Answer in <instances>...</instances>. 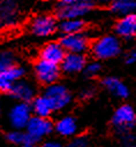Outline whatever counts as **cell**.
<instances>
[{
	"instance_id": "32",
	"label": "cell",
	"mask_w": 136,
	"mask_h": 147,
	"mask_svg": "<svg viewBox=\"0 0 136 147\" xmlns=\"http://www.w3.org/2000/svg\"><path fill=\"white\" fill-rule=\"evenodd\" d=\"M1 26H2V23H1V22H0V29H1Z\"/></svg>"
},
{
	"instance_id": "8",
	"label": "cell",
	"mask_w": 136,
	"mask_h": 147,
	"mask_svg": "<svg viewBox=\"0 0 136 147\" xmlns=\"http://www.w3.org/2000/svg\"><path fill=\"white\" fill-rule=\"evenodd\" d=\"M58 29L56 20L52 15H39L36 16L30 23V30L35 36L48 37Z\"/></svg>"
},
{
	"instance_id": "26",
	"label": "cell",
	"mask_w": 136,
	"mask_h": 147,
	"mask_svg": "<svg viewBox=\"0 0 136 147\" xmlns=\"http://www.w3.org/2000/svg\"><path fill=\"white\" fill-rule=\"evenodd\" d=\"M126 62L129 63V64L136 62V48L131 49V51L126 55Z\"/></svg>"
},
{
	"instance_id": "12",
	"label": "cell",
	"mask_w": 136,
	"mask_h": 147,
	"mask_svg": "<svg viewBox=\"0 0 136 147\" xmlns=\"http://www.w3.org/2000/svg\"><path fill=\"white\" fill-rule=\"evenodd\" d=\"M115 32L124 39L134 38L136 36V14L121 16L115 24Z\"/></svg>"
},
{
	"instance_id": "16",
	"label": "cell",
	"mask_w": 136,
	"mask_h": 147,
	"mask_svg": "<svg viewBox=\"0 0 136 147\" xmlns=\"http://www.w3.org/2000/svg\"><path fill=\"white\" fill-rule=\"evenodd\" d=\"M31 108H32L33 114L36 116H40V117H48V116H51V114L53 111H55L52 102L45 94L35 98L32 100Z\"/></svg>"
},
{
	"instance_id": "3",
	"label": "cell",
	"mask_w": 136,
	"mask_h": 147,
	"mask_svg": "<svg viewBox=\"0 0 136 147\" xmlns=\"http://www.w3.org/2000/svg\"><path fill=\"white\" fill-rule=\"evenodd\" d=\"M112 123L115 126L116 131L122 134L134 127V125L136 124V114L130 106L123 105L114 111Z\"/></svg>"
},
{
	"instance_id": "7",
	"label": "cell",
	"mask_w": 136,
	"mask_h": 147,
	"mask_svg": "<svg viewBox=\"0 0 136 147\" xmlns=\"http://www.w3.org/2000/svg\"><path fill=\"white\" fill-rule=\"evenodd\" d=\"M45 95L50 99L55 110L62 109L69 105L71 101V94L70 92L61 84H51L47 85V88L45 91Z\"/></svg>"
},
{
	"instance_id": "9",
	"label": "cell",
	"mask_w": 136,
	"mask_h": 147,
	"mask_svg": "<svg viewBox=\"0 0 136 147\" xmlns=\"http://www.w3.org/2000/svg\"><path fill=\"white\" fill-rule=\"evenodd\" d=\"M60 42L67 53L82 54L83 52L88 49V46H89V40L83 32L73 33V34H63Z\"/></svg>"
},
{
	"instance_id": "6",
	"label": "cell",
	"mask_w": 136,
	"mask_h": 147,
	"mask_svg": "<svg viewBox=\"0 0 136 147\" xmlns=\"http://www.w3.org/2000/svg\"><path fill=\"white\" fill-rule=\"evenodd\" d=\"M35 75L41 84H54L59 78V65L46 60L39 59L35 64Z\"/></svg>"
},
{
	"instance_id": "25",
	"label": "cell",
	"mask_w": 136,
	"mask_h": 147,
	"mask_svg": "<svg viewBox=\"0 0 136 147\" xmlns=\"http://www.w3.org/2000/svg\"><path fill=\"white\" fill-rule=\"evenodd\" d=\"M66 147H88V140L83 137H78L73 139Z\"/></svg>"
},
{
	"instance_id": "18",
	"label": "cell",
	"mask_w": 136,
	"mask_h": 147,
	"mask_svg": "<svg viewBox=\"0 0 136 147\" xmlns=\"http://www.w3.org/2000/svg\"><path fill=\"white\" fill-rule=\"evenodd\" d=\"M54 129L62 137H71L77 131V124H76V121L74 119V117L63 116L55 123Z\"/></svg>"
},
{
	"instance_id": "30",
	"label": "cell",
	"mask_w": 136,
	"mask_h": 147,
	"mask_svg": "<svg viewBox=\"0 0 136 147\" xmlns=\"http://www.w3.org/2000/svg\"><path fill=\"white\" fill-rule=\"evenodd\" d=\"M22 147H36V145L35 144H30V142H25V144L22 145Z\"/></svg>"
},
{
	"instance_id": "2",
	"label": "cell",
	"mask_w": 136,
	"mask_h": 147,
	"mask_svg": "<svg viewBox=\"0 0 136 147\" xmlns=\"http://www.w3.org/2000/svg\"><path fill=\"white\" fill-rule=\"evenodd\" d=\"M91 51H92V54L97 59L107 60V59H112L119 55L121 51V44L118 37L108 34V36H104L97 39L93 42Z\"/></svg>"
},
{
	"instance_id": "28",
	"label": "cell",
	"mask_w": 136,
	"mask_h": 147,
	"mask_svg": "<svg viewBox=\"0 0 136 147\" xmlns=\"http://www.w3.org/2000/svg\"><path fill=\"white\" fill-rule=\"evenodd\" d=\"M91 95H92V90H85L82 93V96L83 98H90Z\"/></svg>"
},
{
	"instance_id": "24",
	"label": "cell",
	"mask_w": 136,
	"mask_h": 147,
	"mask_svg": "<svg viewBox=\"0 0 136 147\" xmlns=\"http://www.w3.org/2000/svg\"><path fill=\"white\" fill-rule=\"evenodd\" d=\"M84 70H85V74L88 76L93 77V76H96V75L99 74V71H100V64L98 62H91V63H89V64L85 65Z\"/></svg>"
},
{
	"instance_id": "4",
	"label": "cell",
	"mask_w": 136,
	"mask_h": 147,
	"mask_svg": "<svg viewBox=\"0 0 136 147\" xmlns=\"http://www.w3.org/2000/svg\"><path fill=\"white\" fill-rule=\"evenodd\" d=\"M91 0H77L69 5H62L59 7L56 14L61 20L68 18H81L92 9Z\"/></svg>"
},
{
	"instance_id": "17",
	"label": "cell",
	"mask_w": 136,
	"mask_h": 147,
	"mask_svg": "<svg viewBox=\"0 0 136 147\" xmlns=\"http://www.w3.org/2000/svg\"><path fill=\"white\" fill-rule=\"evenodd\" d=\"M103 85L115 96L118 98H126L129 94V90L124 83L115 77H106L103 80Z\"/></svg>"
},
{
	"instance_id": "31",
	"label": "cell",
	"mask_w": 136,
	"mask_h": 147,
	"mask_svg": "<svg viewBox=\"0 0 136 147\" xmlns=\"http://www.w3.org/2000/svg\"><path fill=\"white\" fill-rule=\"evenodd\" d=\"M100 3H112L114 0H98Z\"/></svg>"
},
{
	"instance_id": "33",
	"label": "cell",
	"mask_w": 136,
	"mask_h": 147,
	"mask_svg": "<svg viewBox=\"0 0 136 147\" xmlns=\"http://www.w3.org/2000/svg\"><path fill=\"white\" fill-rule=\"evenodd\" d=\"M0 113H1V111H0Z\"/></svg>"
},
{
	"instance_id": "10",
	"label": "cell",
	"mask_w": 136,
	"mask_h": 147,
	"mask_svg": "<svg viewBox=\"0 0 136 147\" xmlns=\"http://www.w3.org/2000/svg\"><path fill=\"white\" fill-rule=\"evenodd\" d=\"M24 75V69L18 65H12L0 71V92H9L14 84Z\"/></svg>"
},
{
	"instance_id": "19",
	"label": "cell",
	"mask_w": 136,
	"mask_h": 147,
	"mask_svg": "<svg viewBox=\"0 0 136 147\" xmlns=\"http://www.w3.org/2000/svg\"><path fill=\"white\" fill-rule=\"evenodd\" d=\"M111 9L120 16L136 14V0H114L111 3Z\"/></svg>"
},
{
	"instance_id": "27",
	"label": "cell",
	"mask_w": 136,
	"mask_h": 147,
	"mask_svg": "<svg viewBox=\"0 0 136 147\" xmlns=\"http://www.w3.org/2000/svg\"><path fill=\"white\" fill-rule=\"evenodd\" d=\"M40 147H63L59 141H55V140H48V141H45Z\"/></svg>"
},
{
	"instance_id": "13",
	"label": "cell",
	"mask_w": 136,
	"mask_h": 147,
	"mask_svg": "<svg viewBox=\"0 0 136 147\" xmlns=\"http://www.w3.org/2000/svg\"><path fill=\"white\" fill-rule=\"evenodd\" d=\"M8 93L15 100H18L21 102H29V101L33 100L35 88L28 82L18 80L14 84V86L12 87V90Z\"/></svg>"
},
{
	"instance_id": "29",
	"label": "cell",
	"mask_w": 136,
	"mask_h": 147,
	"mask_svg": "<svg viewBox=\"0 0 136 147\" xmlns=\"http://www.w3.org/2000/svg\"><path fill=\"white\" fill-rule=\"evenodd\" d=\"M56 1L60 3V6H62V5H69V3L75 2V1H77V0H56Z\"/></svg>"
},
{
	"instance_id": "11",
	"label": "cell",
	"mask_w": 136,
	"mask_h": 147,
	"mask_svg": "<svg viewBox=\"0 0 136 147\" xmlns=\"http://www.w3.org/2000/svg\"><path fill=\"white\" fill-rule=\"evenodd\" d=\"M67 52L59 41H52L46 44L41 51H40V59L46 60L48 62L55 63V64H61L62 60L65 59Z\"/></svg>"
},
{
	"instance_id": "22",
	"label": "cell",
	"mask_w": 136,
	"mask_h": 147,
	"mask_svg": "<svg viewBox=\"0 0 136 147\" xmlns=\"http://www.w3.org/2000/svg\"><path fill=\"white\" fill-rule=\"evenodd\" d=\"M7 140L12 144L15 145H23L27 142V137H25V132L23 133L21 130H13L10 132L7 133Z\"/></svg>"
},
{
	"instance_id": "1",
	"label": "cell",
	"mask_w": 136,
	"mask_h": 147,
	"mask_svg": "<svg viewBox=\"0 0 136 147\" xmlns=\"http://www.w3.org/2000/svg\"><path fill=\"white\" fill-rule=\"evenodd\" d=\"M53 130V124L48 119V117L32 116L29 123L25 126V137L27 142L36 144L40 141L43 138L48 136Z\"/></svg>"
},
{
	"instance_id": "5",
	"label": "cell",
	"mask_w": 136,
	"mask_h": 147,
	"mask_svg": "<svg viewBox=\"0 0 136 147\" xmlns=\"http://www.w3.org/2000/svg\"><path fill=\"white\" fill-rule=\"evenodd\" d=\"M32 113V108L28 102H17L9 110V123L14 129L21 130L25 129L27 124L29 123Z\"/></svg>"
},
{
	"instance_id": "21",
	"label": "cell",
	"mask_w": 136,
	"mask_h": 147,
	"mask_svg": "<svg viewBox=\"0 0 136 147\" xmlns=\"http://www.w3.org/2000/svg\"><path fill=\"white\" fill-rule=\"evenodd\" d=\"M15 56L9 51H0V71L14 65Z\"/></svg>"
},
{
	"instance_id": "23",
	"label": "cell",
	"mask_w": 136,
	"mask_h": 147,
	"mask_svg": "<svg viewBox=\"0 0 136 147\" xmlns=\"http://www.w3.org/2000/svg\"><path fill=\"white\" fill-rule=\"evenodd\" d=\"M121 145L123 147H136V134L131 132H124L121 134Z\"/></svg>"
},
{
	"instance_id": "20",
	"label": "cell",
	"mask_w": 136,
	"mask_h": 147,
	"mask_svg": "<svg viewBox=\"0 0 136 147\" xmlns=\"http://www.w3.org/2000/svg\"><path fill=\"white\" fill-rule=\"evenodd\" d=\"M84 22L81 18H68L62 20L59 29L63 34H73V33H80L84 29Z\"/></svg>"
},
{
	"instance_id": "14",
	"label": "cell",
	"mask_w": 136,
	"mask_h": 147,
	"mask_svg": "<svg viewBox=\"0 0 136 147\" xmlns=\"http://www.w3.org/2000/svg\"><path fill=\"white\" fill-rule=\"evenodd\" d=\"M86 65L85 57L78 53H67L61 62V67L66 72L74 74L83 70Z\"/></svg>"
},
{
	"instance_id": "15",
	"label": "cell",
	"mask_w": 136,
	"mask_h": 147,
	"mask_svg": "<svg viewBox=\"0 0 136 147\" xmlns=\"http://www.w3.org/2000/svg\"><path fill=\"white\" fill-rule=\"evenodd\" d=\"M17 15V0H0V22L2 25L13 24Z\"/></svg>"
}]
</instances>
